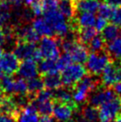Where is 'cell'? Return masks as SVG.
Returning <instances> with one entry per match:
<instances>
[{
  "label": "cell",
  "mask_w": 121,
  "mask_h": 122,
  "mask_svg": "<svg viewBox=\"0 0 121 122\" xmlns=\"http://www.w3.org/2000/svg\"><path fill=\"white\" fill-rule=\"evenodd\" d=\"M60 48L67 53L71 58L72 62L83 63L88 57V49L81 42H77L74 38H66L60 42Z\"/></svg>",
  "instance_id": "6da1fadb"
},
{
  "label": "cell",
  "mask_w": 121,
  "mask_h": 122,
  "mask_svg": "<svg viewBox=\"0 0 121 122\" xmlns=\"http://www.w3.org/2000/svg\"><path fill=\"white\" fill-rule=\"evenodd\" d=\"M44 18L50 24L54 35L60 37H66L70 33L71 27L67 22V19L60 13L58 9H53L44 12Z\"/></svg>",
  "instance_id": "7a4b0ae2"
},
{
  "label": "cell",
  "mask_w": 121,
  "mask_h": 122,
  "mask_svg": "<svg viewBox=\"0 0 121 122\" xmlns=\"http://www.w3.org/2000/svg\"><path fill=\"white\" fill-rule=\"evenodd\" d=\"M97 87V80L92 76H85L84 78L75 85L72 92V98L76 104L84 103L88 99L92 92Z\"/></svg>",
  "instance_id": "3957f363"
},
{
  "label": "cell",
  "mask_w": 121,
  "mask_h": 122,
  "mask_svg": "<svg viewBox=\"0 0 121 122\" xmlns=\"http://www.w3.org/2000/svg\"><path fill=\"white\" fill-rule=\"evenodd\" d=\"M60 75L61 84L65 86V87L75 86L78 81L86 75V69L81 63H70L62 70Z\"/></svg>",
  "instance_id": "277c9868"
},
{
  "label": "cell",
  "mask_w": 121,
  "mask_h": 122,
  "mask_svg": "<svg viewBox=\"0 0 121 122\" xmlns=\"http://www.w3.org/2000/svg\"><path fill=\"white\" fill-rule=\"evenodd\" d=\"M111 56L108 53L103 51L92 52L88 54V57L86 61V69L92 75L97 76L101 74L106 66L110 63Z\"/></svg>",
  "instance_id": "5b68a950"
},
{
  "label": "cell",
  "mask_w": 121,
  "mask_h": 122,
  "mask_svg": "<svg viewBox=\"0 0 121 122\" xmlns=\"http://www.w3.org/2000/svg\"><path fill=\"white\" fill-rule=\"evenodd\" d=\"M14 53L15 54L19 60H34V61H40L42 59V55L38 47L36 46L34 43L25 42L19 40L14 46Z\"/></svg>",
  "instance_id": "8992f818"
},
{
  "label": "cell",
  "mask_w": 121,
  "mask_h": 122,
  "mask_svg": "<svg viewBox=\"0 0 121 122\" xmlns=\"http://www.w3.org/2000/svg\"><path fill=\"white\" fill-rule=\"evenodd\" d=\"M121 112V100L114 98L100 106L98 111V120L100 122H111Z\"/></svg>",
  "instance_id": "52a82bcc"
},
{
  "label": "cell",
  "mask_w": 121,
  "mask_h": 122,
  "mask_svg": "<svg viewBox=\"0 0 121 122\" xmlns=\"http://www.w3.org/2000/svg\"><path fill=\"white\" fill-rule=\"evenodd\" d=\"M54 94L52 90H41L37 95H35L33 103L37 108L38 113L41 115H50L54 108Z\"/></svg>",
  "instance_id": "ba28073f"
},
{
  "label": "cell",
  "mask_w": 121,
  "mask_h": 122,
  "mask_svg": "<svg viewBox=\"0 0 121 122\" xmlns=\"http://www.w3.org/2000/svg\"><path fill=\"white\" fill-rule=\"evenodd\" d=\"M38 49L42 57L45 59H55L60 56V44L57 38L52 37H44L40 40Z\"/></svg>",
  "instance_id": "9c48e42d"
},
{
  "label": "cell",
  "mask_w": 121,
  "mask_h": 122,
  "mask_svg": "<svg viewBox=\"0 0 121 122\" xmlns=\"http://www.w3.org/2000/svg\"><path fill=\"white\" fill-rule=\"evenodd\" d=\"M121 80V61L110 62L101 72V83L111 87Z\"/></svg>",
  "instance_id": "30bf717a"
},
{
  "label": "cell",
  "mask_w": 121,
  "mask_h": 122,
  "mask_svg": "<svg viewBox=\"0 0 121 122\" xmlns=\"http://www.w3.org/2000/svg\"><path fill=\"white\" fill-rule=\"evenodd\" d=\"M20 65L19 58L14 53H5L3 54L0 58V78L6 76H12L17 72Z\"/></svg>",
  "instance_id": "8fae6325"
},
{
  "label": "cell",
  "mask_w": 121,
  "mask_h": 122,
  "mask_svg": "<svg viewBox=\"0 0 121 122\" xmlns=\"http://www.w3.org/2000/svg\"><path fill=\"white\" fill-rule=\"evenodd\" d=\"M77 105L75 103H64L59 102L54 103L53 108V115L54 119L59 122H69L72 119L74 111L77 109Z\"/></svg>",
  "instance_id": "7c38bea8"
},
{
  "label": "cell",
  "mask_w": 121,
  "mask_h": 122,
  "mask_svg": "<svg viewBox=\"0 0 121 122\" xmlns=\"http://www.w3.org/2000/svg\"><path fill=\"white\" fill-rule=\"evenodd\" d=\"M116 98V93L110 87H104L94 90L89 97V104L94 107H100L101 104Z\"/></svg>",
  "instance_id": "4fadbf2b"
},
{
  "label": "cell",
  "mask_w": 121,
  "mask_h": 122,
  "mask_svg": "<svg viewBox=\"0 0 121 122\" xmlns=\"http://www.w3.org/2000/svg\"><path fill=\"white\" fill-rule=\"evenodd\" d=\"M18 75L20 78H24V79H30L37 77L39 73L38 71V66L37 64V61L34 60H23V61L20 63L19 68H18Z\"/></svg>",
  "instance_id": "5bb4252c"
},
{
  "label": "cell",
  "mask_w": 121,
  "mask_h": 122,
  "mask_svg": "<svg viewBox=\"0 0 121 122\" xmlns=\"http://www.w3.org/2000/svg\"><path fill=\"white\" fill-rule=\"evenodd\" d=\"M17 122H38L39 116L36 106L28 103L17 113Z\"/></svg>",
  "instance_id": "9a60e30c"
},
{
  "label": "cell",
  "mask_w": 121,
  "mask_h": 122,
  "mask_svg": "<svg viewBox=\"0 0 121 122\" xmlns=\"http://www.w3.org/2000/svg\"><path fill=\"white\" fill-rule=\"evenodd\" d=\"M19 106L17 104L14 96H4L0 102V113L6 115L15 116L19 112Z\"/></svg>",
  "instance_id": "2e32d148"
},
{
  "label": "cell",
  "mask_w": 121,
  "mask_h": 122,
  "mask_svg": "<svg viewBox=\"0 0 121 122\" xmlns=\"http://www.w3.org/2000/svg\"><path fill=\"white\" fill-rule=\"evenodd\" d=\"M31 26L37 34L42 37H52L54 35V30L45 18L37 17L32 20Z\"/></svg>",
  "instance_id": "e0dca14e"
},
{
  "label": "cell",
  "mask_w": 121,
  "mask_h": 122,
  "mask_svg": "<svg viewBox=\"0 0 121 122\" xmlns=\"http://www.w3.org/2000/svg\"><path fill=\"white\" fill-rule=\"evenodd\" d=\"M17 36L19 40L34 43V44H36L40 37V36L37 34L33 27L30 25H24L20 27L17 30Z\"/></svg>",
  "instance_id": "ac0fdd59"
},
{
  "label": "cell",
  "mask_w": 121,
  "mask_h": 122,
  "mask_svg": "<svg viewBox=\"0 0 121 122\" xmlns=\"http://www.w3.org/2000/svg\"><path fill=\"white\" fill-rule=\"evenodd\" d=\"M76 11L79 13H93L94 14L98 10L100 4L98 0H73Z\"/></svg>",
  "instance_id": "d6986e66"
},
{
  "label": "cell",
  "mask_w": 121,
  "mask_h": 122,
  "mask_svg": "<svg viewBox=\"0 0 121 122\" xmlns=\"http://www.w3.org/2000/svg\"><path fill=\"white\" fill-rule=\"evenodd\" d=\"M58 10L66 19L71 20L76 14L74 1L73 0H59Z\"/></svg>",
  "instance_id": "ffe728a7"
},
{
  "label": "cell",
  "mask_w": 121,
  "mask_h": 122,
  "mask_svg": "<svg viewBox=\"0 0 121 122\" xmlns=\"http://www.w3.org/2000/svg\"><path fill=\"white\" fill-rule=\"evenodd\" d=\"M106 49L111 57L121 60V37H118L110 41L106 46Z\"/></svg>",
  "instance_id": "44dd1931"
},
{
  "label": "cell",
  "mask_w": 121,
  "mask_h": 122,
  "mask_svg": "<svg viewBox=\"0 0 121 122\" xmlns=\"http://www.w3.org/2000/svg\"><path fill=\"white\" fill-rule=\"evenodd\" d=\"M96 17L94 16L93 13H84L82 12L76 19V23L77 27L85 28V27H93L94 26Z\"/></svg>",
  "instance_id": "7402d4cb"
},
{
  "label": "cell",
  "mask_w": 121,
  "mask_h": 122,
  "mask_svg": "<svg viewBox=\"0 0 121 122\" xmlns=\"http://www.w3.org/2000/svg\"><path fill=\"white\" fill-rule=\"evenodd\" d=\"M54 98L59 102H64V103H75L72 98V92L68 89V87L58 88L55 90L54 94ZM76 104V103H75Z\"/></svg>",
  "instance_id": "603a6c76"
},
{
  "label": "cell",
  "mask_w": 121,
  "mask_h": 122,
  "mask_svg": "<svg viewBox=\"0 0 121 122\" xmlns=\"http://www.w3.org/2000/svg\"><path fill=\"white\" fill-rule=\"evenodd\" d=\"M80 30L77 32V36L79 38V41L81 43H89L96 35H97V30L94 27H85L79 28Z\"/></svg>",
  "instance_id": "cb8c5ba5"
},
{
  "label": "cell",
  "mask_w": 121,
  "mask_h": 122,
  "mask_svg": "<svg viewBox=\"0 0 121 122\" xmlns=\"http://www.w3.org/2000/svg\"><path fill=\"white\" fill-rule=\"evenodd\" d=\"M45 87H46L49 90H56L61 86V80L60 77L58 74H48L45 75L43 79Z\"/></svg>",
  "instance_id": "d4e9b609"
},
{
  "label": "cell",
  "mask_w": 121,
  "mask_h": 122,
  "mask_svg": "<svg viewBox=\"0 0 121 122\" xmlns=\"http://www.w3.org/2000/svg\"><path fill=\"white\" fill-rule=\"evenodd\" d=\"M102 38L104 39L105 41H110L115 39L116 37H118L119 35V29H118V26L116 25V24L112 23V24H107V26L102 30Z\"/></svg>",
  "instance_id": "484cf974"
},
{
  "label": "cell",
  "mask_w": 121,
  "mask_h": 122,
  "mask_svg": "<svg viewBox=\"0 0 121 122\" xmlns=\"http://www.w3.org/2000/svg\"><path fill=\"white\" fill-rule=\"evenodd\" d=\"M27 84H28V92L30 93V95H37L38 92L43 90L45 87L43 79L37 78V77L29 79Z\"/></svg>",
  "instance_id": "4316f807"
},
{
  "label": "cell",
  "mask_w": 121,
  "mask_h": 122,
  "mask_svg": "<svg viewBox=\"0 0 121 122\" xmlns=\"http://www.w3.org/2000/svg\"><path fill=\"white\" fill-rule=\"evenodd\" d=\"M81 117L82 119L89 121H96L98 119V111L96 110V107L88 105L83 108L81 112Z\"/></svg>",
  "instance_id": "83f0119b"
},
{
  "label": "cell",
  "mask_w": 121,
  "mask_h": 122,
  "mask_svg": "<svg viewBox=\"0 0 121 122\" xmlns=\"http://www.w3.org/2000/svg\"><path fill=\"white\" fill-rule=\"evenodd\" d=\"M89 50L92 52H101L105 48V40L101 36H95L88 43Z\"/></svg>",
  "instance_id": "f1b7e54d"
},
{
  "label": "cell",
  "mask_w": 121,
  "mask_h": 122,
  "mask_svg": "<svg viewBox=\"0 0 121 122\" xmlns=\"http://www.w3.org/2000/svg\"><path fill=\"white\" fill-rule=\"evenodd\" d=\"M115 10V6L111 5L110 4L104 3V4H101L99 7H98V14H99V16H101L103 18H106V19H110L111 18L112 14L114 13Z\"/></svg>",
  "instance_id": "f546056e"
},
{
  "label": "cell",
  "mask_w": 121,
  "mask_h": 122,
  "mask_svg": "<svg viewBox=\"0 0 121 122\" xmlns=\"http://www.w3.org/2000/svg\"><path fill=\"white\" fill-rule=\"evenodd\" d=\"M30 6H31V13L34 16L39 17L40 15L44 14L43 0H35V2Z\"/></svg>",
  "instance_id": "4dcf8cb0"
},
{
  "label": "cell",
  "mask_w": 121,
  "mask_h": 122,
  "mask_svg": "<svg viewBox=\"0 0 121 122\" xmlns=\"http://www.w3.org/2000/svg\"><path fill=\"white\" fill-rule=\"evenodd\" d=\"M44 5V12L53 9H58L59 0H43Z\"/></svg>",
  "instance_id": "1f68e13d"
},
{
  "label": "cell",
  "mask_w": 121,
  "mask_h": 122,
  "mask_svg": "<svg viewBox=\"0 0 121 122\" xmlns=\"http://www.w3.org/2000/svg\"><path fill=\"white\" fill-rule=\"evenodd\" d=\"M11 18L10 11L0 8V26L6 24Z\"/></svg>",
  "instance_id": "d6a6232c"
},
{
  "label": "cell",
  "mask_w": 121,
  "mask_h": 122,
  "mask_svg": "<svg viewBox=\"0 0 121 122\" xmlns=\"http://www.w3.org/2000/svg\"><path fill=\"white\" fill-rule=\"evenodd\" d=\"M107 24H108V20L106 18L99 16V17L96 18V20H95L94 28L96 29V30L97 31H101L106 26H107Z\"/></svg>",
  "instance_id": "836d02e7"
},
{
  "label": "cell",
  "mask_w": 121,
  "mask_h": 122,
  "mask_svg": "<svg viewBox=\"0 0 121 122\" xmlns=\"http://www.w3.org/2000/svg\"><path fill=\"white\" fill-rule=\"evenodd\" d=\"M111 19L114 24L118 26H121V5H119L118 8H115L114 13Z\"/></svg>",
  "instance_id": "e575fe53"
},
{
  "label": "cell",
  "mask_w": 121,
  "mask_h": 122,
  "mask_svg": "<svg viewBox=\"0 0 121 122\" xmlns=\"http://www.w3.org/2000/svg\"><path fill=\"white\" fill-rule=\"evenodd\" d=\"M0 122H17L14 116L0 113Z\"/></svg>",
  "instance_id": "d590c367"
},
{
  "label": "cell",
  "mask_w": 121,
  "mask_h": 122,
  "mask_svg": "<svg viewBox=\"0 0 121 122\" xmlns=\"http://www.w3.org/2000/svg\"><path fill=\"white\" fill-rule=\"evenodd\" d=\"M6 42V35H5V31L0 26V45H4Z\"/></svg>",
  "instance_id": "8d00e7d4"
},
{
  "label": "cell",
  "mask_w": 121,
  "mask_h": 122,
  "mask_svg": "<svg viewBox=\"0 0 121 122\" xmlns=\"http://www.w3.org/2000/svg\"><path fill=\"white\" fill-rule=\"evenodd\" d=\"M38 122H55L54 119L50 115H42L41 118H39Z\"/></svg>",
  "instance_id": "74e56055"
},
{
  "label": "cell",
  "mask_w": 121,
  "mask_h": 122,
  "mask_svg": "<svg viewBox=\"0 0 121 122\" xmlns=\"http://www.w3.org/2000/svg\"><path fill=\"white\" fill-rule=\"evenodd\" d=\"M113 86H114V92L116 93V95H119L121 97V80L116 83Z\"/></svg>",
  "instance_id": "f35d334b"
},
{
  "label": "cell",
  "mask_w": 121,
  "mask_h": 122,
  "mask_svg": "<svg viewBox=\"0 0 121 122\" xmlns=\"http://www.w3.org/2000/svg\"><path fill=\"white\" fill-rule=\"evenodd\" d=\"M106 3L110 4L113 6H119L121 5V0H106Z\"/></svg>",
  "instance_id": "ab89813d"
},
{
  "label": "cell",
  "mask_w": 121,
  "mask_h": 122,
  "mask_svg": "<svg viewBox=\"0 0 121 122\" xmlns=\"http://www.w3.org/2000/svg\"><path fill=\"white\" fill-rule=\"evenodd\" d=\"M22 2H23L26 5H31L35 2V0H22Z\"/></svg>",
  "instance_id": "60d3db41"
},
{
  "label": "cell",
  "mask_w": 121,
  "mask_h": 122,
  "mask_svg": "<svg viewBox=\"0 0 121 122\" xmlns=\"http://www.w3.org/2000/svg\"><path fill=\"white\" fill-rule=\"evenodd\" d=\"M111 122H121V116H118L116 119H114Z\"/></svg>",
  "instance_id": "b9f144b4"
},
{
  "label": "cell",
  "mask_w": 121,
  "mask_h": 122,
  "mask_svg": "<svg viewBox=\"0 0 121 122\" xmlns=\"http://www.w3.org/2000/svg\"><path fill=\"white\" fill-rule=\"evenodd\" d=\"M3 97H4V93L1 91V89H0V102H1V101H2Z\"/></svg>",
  "instance_id": "7bdbcfd3"
},
{
  "label": "cell",
  "mask_w": 121,
  "mask_h": 122,
  "mask_svg": "<svg viewBox=\"0 0 121 122\" xmlns=\"http://www.w3.org/2000/svg\"><path fill=\"white\" fill-rule=\"evenodd\" d=\"M79 122H95V121H89V120H86V119L81 118V119L79 120Z\"/></svg>",
  "instance_id": "ee69618b"
},
{
  "label": "cell",
  "mask_w": 121,
  "mask_h": 122,
  "mask_svg": "<svg viewBox=\"0 0 121 122\" xmlns=\"http://www.w3.org/2000/svg\"><path fill=\"white\" fill-rule=\"evenodd\" d=\"M3 54H4V53H3V49H2V48L0 47V58L2 57V55H3Z\"/></svg>",
  "instance_id": "f6af8a7d"
}]
</instances>
